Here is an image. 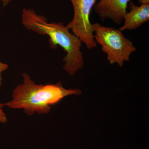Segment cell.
Listing matches in <instances>:
<instances>
[{
	"label": "cell",
	"instance_id": "8",
	"mask_svg": "<svg viewBox=\"0 0 149 149\" xmlns=\"http://www.w3.org/2000/svg\"><path fill=\"white\" fill-rule=\"evenodd\" d=\"M9 65L6 63H3L0 62V88L2 84V73L3 71H5L8 69Z\"/></svg>",
	"mask_w": 149,
	"mask_h": 149
},
{
	"label": "cell",
	"instance_id": "10",
	"mask_svg": "<svg viewBox=\"0 0 149 149\" xmlns=\"http://www.w3.org/2000/svg\"><path fill=\"white\" fill-rule=\"evenodd\" d=\"M139 1L141 4L149 3V0H139Z\"/></svg>",
	"mask_w": 149,
	"mask_h": 149
},
{
	"label": "cell",
	"instance_id": "1",
	"mask_svg": "<svg viewBox=\"0 0 149 149\" xmlns=\"http://www.w3.org/2000/svg\"><path fill=\"white\" fill-rule=\"evenodd\" d=\"M21 21L23 26L40 35H47L51 48L58 46L66 53L63 59L65 64V70L71 76L83 68V54L80 50L82 42L63 22H49L45 17L38 15L34 10L24 8L22 13Z\"/></svg>",
	"mask_w": 149,
	"mask_h": 149
},
{
	"label": "cell",
	"instance_id": "6",
	"mask_svg": "<svg viewBox=\"0 0 149 149\" xmlns=\"http://www.w3.org/2000/svg\"><path fill=\"white\" fill-rule=\"evenodd\" d=\"M136 6L133 2H129L130 10L124 17V24L119 28L121 32L126 30H136L149 20V3Z\"/></svg>",
	"mask_w": 149,
	"mask_h": 149
},
{
	"label": "cell",
	"instance_id": "2",
	"mask_svg": "<svg viewBox=\"0 0 149 149\" xmlns=\"http://www.w3.org/2000/svg\"><path fill=\"white\" fill-rule=\"evenodd\" d=\"M22 76L23 83L14 89L12 100L3 104L12 109H23L29 116L35 113L48 114L51 105L58 103L66 96L82 93L78 89H65L60 81L56 84L37 85L26 72L22 73Z\"/></svg>",
	"mask_w": 149,
	"mask_h": 149
},
{
	"label": "cell",
	"instance_id": "7",
	"mask_svg": "<svg viewBox=\"0 0 149 149\" xmlns=\"http://www.w3.org/2000/svg\"><path fill=\"white\" fill-rule=\"evenodd\" d=\"M3 104L0 102V123H5L8 121L6 115L3 111Z\"/></svg>",
	"mask_w": 149,
	"mask_h": 149
},
{
	"label": "cell",
	"instance_id": "4",
	"mask_svg": "<svg viewBox=\"0 0 149 149\" xmlns=\"http://www.w3.org/2000/svg\"><path fill=\"white\" fill-rule=\"evenodd\" d=\"M97 0H70L74 10V15L66 27L85 44L88 49L97 46L94 39L90 14Z\"/></svg>",
	"mask_w": 149,
	"mask_h": 149
},
{
	"label": "cell",
	"instance_id": "3",
	"mask_svg": "<svg viewBox=\"0 0 149 149\" xmlns=\"http://www.w3.org/2000/svg\"><path fill=\"white\" fill-rule=\"evenodd\" d=\"M94 39L102 46L110 64L117 63L122 67L124 61L130 60V55L136 50L133 42L125 38L122 32L113 27L92 24Z\"/></svg>",
	"mask_w": 149,
	"mask_h": 149
},
{
	"label": "cell",
	"instance_id": "9",
	"mask_svg": "<svg viewBox=\"0 0 149 149\" xmlns=\"http://www.w3.org/2000/svg\"><path fill=\"white\" fill-rule=\"evenodd\" d=\"M12 1V0H3V6H7Z\"/></svg>",
	"mask_w": 149,
	"mask_h": 149
},
{
	"label": "cell",
	"instance_id": "5",
	"mask_svg": "<svg viewBox=\"0 0 149 149\" xmlns=\"http://www.w3.org/2000/svg\"><path fill=\"white\" fill-rule=\"evenodd\" d=\"M130 0H100L95 6V10L101 20L111 19L114 23H122L127 12L128 3Z\"/></svg>",
	"mask_w": 149,
	"mask_h": 149
}]
</instances>
